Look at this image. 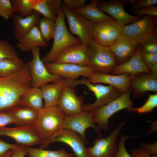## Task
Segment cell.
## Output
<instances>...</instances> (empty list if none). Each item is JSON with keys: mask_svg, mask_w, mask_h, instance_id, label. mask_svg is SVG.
Segmentation results:
<instances>
[{"mask_svg": "<svg viewBox=\"0 0 157 157\" xmlns=\"http://www.w3.org/2000/svg\"><path fill=\"white\" fill-rule=\"evenodd\" d=\"M32 87L31 75L26 63L17 72L0 77V112H6L19 106L21 97Z\"/></svg>", "mask_w": 157, "mask_h": 157, "instance_id": "1", "label": "cell"}, {"mask_svg": "<svg viewBox=\"0 0 157 157\" xmlns=\"http://www.w3.org/2000/svg\"><path fill=\"white\" fill-rule=\"evenodd\" d=\"M65 116L57 105L44 107L38 111L37 118L33 125L42 141L40 146L64 128Z\"/></svg>", "mask_w": 157, "mask_h": 157, "instance_id": "2", "label": "cell"}, {"mask_svg": "<svg viewBox=\"0 0 157 157\" xmlns=\"http://www.w3.org/2000/svg\"><path fill=\"white\" fill-rule=\"evenodd\" d=\"M65 16L60 7L54 22L55 30L53 45L49 52L42 59L44 63H52L55 58L63 51L81 43L78 38L73 36L67 29Z\"/></svg>", "mask_w": 157, "mask_h": 157, "instance_id": "3", "label": "cell"}, {"mask_svg": "<svg viewBox=\"0 0 157 157\" xmlns=\"http://www.w3.org/2000/svg\"><path fill=\"white\" fill-rule=\"evenodd\" d=\"M89 53L88 67L94 72L109 74L119 64L116 57L108 47L94 42L88 47Z\"/></svg>", "mask_w": 157, "mask_h": 157, "instance_id": "4", "label": "cell"}, {"mask_svg": "<svg viewBox=\"0 0 157 157\" xmlns=\"http://www.w3.org/2000/svg\"><path fill=\"white\" fill-rule=\"evenodd\" d=\"M130 93L129 88L116 99L93 111L94 122L99 130L108 129L109 119L114 114L123 109L133 107L134 104L131 99Z\"/></svg>", "mask_w": 157, "mask_h": 157, "instance_id": "5", "label": "cell"}, {"mask_svg": "<svg viewBox=\"0 0 157 157\" xmlns=\"http://www.w3.org/2000/svg\"><path fill=\"white\" fill-rule=\"evenodd\" d=\"M60 7L67 17L71 33L78 37L81 43L89 47L94 42L93 31L95 23L80 14L69 9L63 4Z\"/></svg>", "mask_w": 157, "mask_h": 157, "instance_id": "6", "label": "cell"}, {"mask_svg": "<svg viewBox=\"0 0 157 157\" xmlns=\"http://www.w3.org/2000/svg\"><path fill=\"white\" fill-rule=\"evenodd\" d=\"M126 122L125 121L120 123L107 136L96 138L93 146L86 148L87 157H114L118 148L117 138Z\"/></svg>", "mask_w": 157, "mask_h": 157, "instance_id": "7", "label": "cell"}, {"mask_svg": "<svg viewBox=\"0 0 157 157\" xmlns=\"http://www.w3.org/2000/svg\"><path fill=\"white\" fill-rule=\"evenodd\" d=\"M79 83L86 86L89 90L94 93L96 98L93 103L84 105L83 111H94L107 104L122 94L118 89L111 85L93 84L88 79L79 80Z\"/></svg>", "mask_w": 157, "mask_h": 157, "instance_id": "8", "label": "cell"}, {"mask_svg": "<svg viewBox=\"0 0 157 157\" xmlns=\"http://www.w3.org/2000/svg\"><path fill=\"white\" fill-rule=\"evenodd\" d=\"M122 34L135 40L138 44L157 34V16L145 15L136 22L124 26Z\"/></svg>", "mask_w": 157, "mask_h": 157, "instance_id": "9", "label": "cell"}, {"mask_svg": "<svg viewBox=\"0 0 157 157\" xmlns=\"http://www.w3.org/2000/svg\"><path fill=\"white\" fill-rule=\"evenodd\" d=\"M40 48L36 47L32 49V59L26 63L31 75L32 86L39 88L62 78L60 76L51 74L48 71L40 58Z\"/></svg>", "mask_w": 157, "mask_h": 157, "instance_id": "10", "label": "cell"}, {"mask_svg": "<svg viewBox=\"0 0 157 157\" xmlns=\"http://www.w3.org/2000/svg\"><path fill=\"white\" fill-rule=\"evenodd\" d=\"M129 0H97V6L101 11L115 19L122 27L133 23L142 17V15L133 16L128 14L124 9Z\"/></svg>", "mask_w": 157, "mask_h": 157, "instance_id": "11", "label": "cell"}, {"mask_svg": "<svg viewBox=\"0 0 157 157\" xmlns=\"http://www.w3.org/2000/svg\"><path fill=\"white\" fill-rule=\"evenodd\" d=\"M123 27L113 18L95 23L93 31L94 42L109 47L122 34Z\"/></svg>", "mask_w": 157, "mask_h": 157, "instance_id": "12", "label": "cell"}, {"mask_svg": "<svg viewBox=\"0 0 157 157\" xmlns=\"http://www.w3.org/2000/svg\"><path fill=\"white\" fill-rule=\"evenodd\" d=\"M12 138L18 144L26 147L41 144L42 141L33 124L14 127H0V136Z\"/></svg>", "mask_w": 157, "mask_h": 157, "instance_id": "13", "label": "cell"}, {"mask_svg": "<svg viewBox=\"0 0 157 157\" xmlns=\"http://www.w3.org/2000/svg\"><path fill=\"white\" fill-rule=\"evenodd\" d=\"M61 142L68 145L76 157H87L85 144H88L83 138L76 132L70 129L63 128L54 135L40 148H47L54 142Z\"/></svg>", "mask_w": 157, "mask_h": 157, "instance_id": "14", "label": "cell"}, {"mask_svg": "<svg viewBox=\"0 0 157 157\" xmlns=\"http://www.w3.org/2000/svg\"><path fill=\"white\" fill-rule=\"evenodd\" d=\"M50 73L58 75L62 78L76 80L80 76L88 78L94 71L88 66L71 63H44Z\"/></svg>", "mask_w": 157, "mask_h": 157, "instance_id": "15", "label": "cell"}, {"mask_svg": "<svg viewBox=\"0 0 157 157\" xmlns=\"http://www.w3.org/2000/svg\"><path fill=\"white\" fill-rule=\"evenodd\" d=\"M64 128L72 130L81 135L87 142L85 133L90 128L94 129L99 136H102L98 127L95 125L94 118V111H83L78 114L71 116H65Z\"/></svg>", "mask_w": 157, "mask_h": 157, "instance_id": "16", "label": "cell"}, {"mask_svg": "<svg viewBox=\"0 0 157 157\" xmlns=\"http://www.w3.org/2000/svg\"><path fill=\"white\" fill-rule=\"evenodd\" d=\"M89 60L88 47L81 43L62 51L52 63L57 64L71 63L88 66Z\"/></svg>", "mask_w": 157, "mask_h": 157, "instance_id": "17", "label": "cell"}, {"mask_svg": "<svg viewBox=\"0 0 157 157\" xmlns=\"http://www.w3.org/2000/svg\"><path fill=\"white\" fill-rule=\"evenodd\" d=\"M77 81L61 78L51 84L47 83L40 87L44 101V107L57 105L58 100L64 88H74L78 85Z\"/></svg>", "mask_w": 157, "mask_h": 157, "instance_id": "18", "label": "cell"}, {"mask_svg": "<svg viewBox=\"0 0 157 157\" xmlns=\"http://www.w3.org/2000/svg\"><path fill=\"white\" fill-rule=\"evenodd\" d=\"M74 88L70 87L65 88L57 103V105L65 116L75 115L83 111L84 104L83 100L76 95Z\"/></svg>", "mask_w": 157, "mask_h": 157, "instance_id": "19", "label": "cell"}, {"mask_svg": "<svg viewBox=\"0 0 157 157\" xmlns=\"http://www.w3.org/2000/svg\"><path fill=\"white\" fill-rule=\"evenodd\" d=\"M139 44L133 39L122 34L108 47L120 64L125 62L134 55Z\"/></svg>", "mask_w": 157, "mask_h": 157, "instance_id": "20", "label": "cell"}, {"mask_svg": "<svg viewBox=\"0 0 157 157\" xmlns=\"http://www.w3.org/2000/svg\"><path fill=\"white\" fill-rule=\"evenodd\" d=\"M134 76L127 73L114 75L94 72L88 78L93 84H108L116 88L123 94L130 88V81Z\"/></svg>", "mask_w": 157, "mask_h": 157, "instance_id": "21", "label": "cell"}, {"mask_svg": "<svg viewBox=\"0 0 157 157\" xmlns=\"http://www.w3.org/2000/svg\"><path fill=\"white\" fill-rule=\"evenodd\" d=\"M111 73L114 75L127 73L132 76L151 73L142 60L139 44L134 55L125 62L115 67Z\"/></svg>", "mask_w": 157, "mask_h": 157, "instance_id": "22", "label": "cell"}, {"mask_svg": "<svg viewBox=\"0 0 157 157\" xmlns=\"http://www.w3.org/2000/svg\"><path fill=\"white\" fill-rule=\"evenodd\" d=\"M130 84L135 98L142 96L147 91L157 92V75L151 73L135 75L131 80Z\"/></svg>", "mask_w": 157, "mask_h": 157, "instance_id": "23", "label": "cell"}, {"mask_svg": "<svg viewBox=\"0 0 157 157\" xmlns=\"http://www.w3.org/2000/svg\"><path fill=\"white\" fill-rule=\"evenodd\" d=\"M12 17L14 37L17 40L38 24L40 19V14L34 11L31 15L24 17L15 13Z\"/></svg>", "mask_w": 157, "mask_h": 157, "instance_id": "24", "label": "cell"}, {"mask_svg": "<svg viewBox=\"0 0 157 157\" xmlns=\"http://www.w3.org/2000/svg\"><path fill=\"white\" fill-rule=\"evenodd\" d=\"M16 126H26L33 125L37 116L38 111L31 108L17 106L7 112Z\"/></svg>", "mask_w": 157, "mask_h": 157, "instance_id": "25", "label": "cell"}, {"mask_svg": "<svg viewBox=\"0 0 157 157\" xmlns=\"http://www.w3.org/2000/svg\"><path fill=\"white\" fill-rule=\"evenodd\" d=\"M17 47L22 51H31L36 47L46 48L48 44L42 38L38 27L35 26L18 40Z\"/></svg>", "mask_w": 157, "mask_h": 157, "instance_id": "26", "label": "cell"}, {"mask_svg": "<svg viewBox=\"0 0 157 157\" xmlns=\"http://www.w3.org/2000/svg\"><path fill=\"white\" fill-rule=\"evenodd\" d=\"M43 100L40 88L32 86L21 97L19 106L31 108L38 111L44 107Z\"/></svg>", "mask_w": 157, "mask_h": 157, "instance_id": "27", "label": "cell"}, {"mask_svg": "<svg viewBox=\"0 0 157 157\" xmlns=\"http://www.w3.org/2000/svg\"><path fill=\"white\" fill-rule=\"evenodd\" d=\"M97 1L92 0L89 4L72 11L80 14L86 19L94 23L113 18L97 8Z\"/></svg>", "mask_w": 157, "mask_h": 157, "instance_id": "28", "label": "cell"}, {"mask_svg": "<svg viewBox=\"0 0 157 157\" xmlns=\"http://www.w3.org/2000/svg\"><path fill=\"white\" fill-rule=\"evenodd\" d=\"M61 0H40L34 7L33 10L44 17L55 22L60 8Z\"/></svg>", "mask_w": 157, "mask_h": 157, "instance_id": "29", "label": "cell"}, {"mask_svg": "<svg viewBox=\"0 0 157 157\" xmlns=\"http://www.w3.org/2000/svg\"><path fill=\"white\" fill-rule=\"evenodd\" d=\"M27 156L28 157H74L73 154L69 153L63 148L55 151L42 148H34L26 147Z\"/></svg>", "mask_w": 157, "mask_h": 157, "instance_id": "30", "label": "cell"}, {"mask_svg": "<svg viewBox=\"0 0 157 157\" xmlns=\"http://www.w3.org/2000/svg\"><path fill=\"white\" fill-rule=\"evenodd\" d=\"M40 0H11L14 12L22 17L32 14L34 6Z\"/></svg>", "mask_w": 157, "mask_h": 157, "instance_id": "31", "label": "cell"}, {"mask_svg": "<svg viewBox=\"0 0 157 157\" xmlns=\"http://www.w3.org/2000/svg\"><path fill=\"white\" fill-rule=\"evenodd\" d=\"M20 58L18 60L4 59L0 60V77L10 76L20 70L25 65Z\"/></svg>", "mask_w": 157, "mask_h": 157, "instance_id": "32", "label": "cell"}, {"mask_svg": "<svg viewBox=\"0 0 157 157\" xmlns=\"http://www.w3.org/2000/svg\"><path fill=\"white\" fill-rule=\"evenodd\" d=\"M38 24L41 35L46 42L53 38L55 30L54 22L43 17L40 19Z\"/></svg>", "mask_w": 157, "mask_h": 157, "instance_id": "33", "label": "cell"}, {"mask_svg": "<svg viewBox=\"0 0 157 157\" xmlns=\"http://www.w3.org/2000/svg\"><path fill=\"white\" fill-rule=\"evenodd\" d=\"M18 56L14 47L6 40H0V60L4 59L18 60Z\"/></svg>", "mask_w": 157, "mask_h": 157, "instance_id": "34", "label": "cell"}, {"mask_svg": "<svg viewBox=\"0 0 157 157\" xmlns=\"http://www.w3.org/2000/svg\"><path fill=\"white\" fill-rule=\"evenodd\" d=\"M157 106V94H150L144 104L138 108L132 107L127 109L129 111L135 112L140 114L151 112Z\"/></svg>", "mask_w": 157, "mask_h": 157, "instance_id": "35", "label": "cell"}, {"mask_svg": "<svg viewBox=\"0 0 157 157\" xmlns=\"http://www.w3.org/2000/svg\"><path fill=\"white\" fill-rule=\"evenodd\" d=\"M139 44L141 50L151 53H157V34L148 38Z\"/></svg>", "mask_w": 157, "mask_h": 157, "instance_id": "36", "label": "cell"}, {"mask_svg": "<svg viewBox=\"0 0 157 157\" xmlns=\"http://www.w3.org/2000/svg\"><path fill=\"white\" fill-rule=\"evenodd\" d=\"M14 13L11 1L0 0V16L6 20H8Z\"/></svg>", "mask_w": 157, "mask_h": 157, "instance_id": "37", "label": "cell"}, {"mask_svg": "<svg viewBox=\"0 0 157 157\" xmlns=\"http://www.w3.org/2000/svg\"><path fill=\"white\" fill-rule=\"evenodd\" d=\"M130 137L126 135H121L118 142V149L114 157H132L127 151L125 145L126 141Z\"/></svg>", "mask_w": 157, "mask_h": 157, "instance_id": "38", "label": "cell"}, {"mask_svg": "<svg viewBox=\"0 0 157 157\" xmlns=\"http://www.w3.org/2000/svg\"><path fill=\"white\" fill-rule=\"evenodd\" d=\"M129 3L132 6V10L142 8L152 5L157 4V0H129Z\"/></svg>", "mask_w": 157, "mask_h": 157, "instance_id": "39", "label": "cell"}, {"mask_svg": "<svg viewBox=\"0 0 157 157\" xmlns=\"http://www.w3.org/2000/svg\"><path fill=\"white\" fill-rule=\"evenodd\" d=\"M140 50L142 60L148 68L157 63V53H151Z\"/></svg>", "mask_w": 157, "mask_h": 157, "instance_id": "40", "label": "cell"}, {"mask_svg": "<svg viewBox=\"0 0 157 157\" xmlns=\"http://www.w3.org/2000/svg\"><path fill=\"white\" fill-rule=\"evenodd\" d=\"M133 13L138 15H150L157 16V6L152 5L142 8L135 10H134Z\"/></svg>", "mask_w": 157, "mask_h": 157, "instance_id": "41", "label": "cell"}, {"mask_svg": "<svg viewBox=\"0 0 157 157\" xmlns=\"http://www.w3.org/2000/svg\"><path fill=\"white\" fill-rule=\"evenodd\" d=\"M87 1L86 0H64L63 4L69 9L73 10L84 6Z\"/></svg>", "mask_w": 157, "mask_h": 157, "instance_id": "42", "label": "cell"}, {"mask_svg": "<svg viewBox=\"0 0 157 157\" xmlns=\"http://www.w3.org/2000/svg\"><path fill=\"white\" fill-rule=\"evenodd\" d=\"M131 155L132 157H157V154L151 155L141 145L139 148L133 149Z\"/></svg>", "mask_w": 157, "mask_h": 157, "instance_id": "43", "label": "cell"}, {"mask_svg": "<svg viewBox=\"0 0 157 157\" xmlns=\"http://www.w3.org/2000/svg\"><path fill=\"white\" fill-rule=\"evenodd\" d=\"M26 147L17 144L12 149V153L10 157H25L27 155Z\"/></svg>", "mask_w": 157, "mask_h": 157, "instance_id": "44", "label": "cell"}, {"mask_svg": "<svg viewBox=\"0 0 157 157\" xmlns=\"http://www.w3.org/2000/svg\"><path fill=\"white\" fill-rule=\"evenodd\" d=\"M17 144L8 143L0 140V157H3L9 151L12 150Z\"/></svg>", "mask_w": 157, "mask_h": 157, "instance_id": "45", "label": "cell"}, {"mask_svg": "<svg viewBox=\"0 0 157 157\" xmlns=\"http://www.w3.org/2000/svg\"><path fill=\"white\" fill-rule=\"evenodd\" d=\"M13 121L11 117L7 112H0V127L6 126L9 124H13Z\"/></svg>", "mask_w": 157, "mask_h": 157, "instance_id": "46", "label": "cell"}, {"mask_svg": "<svg viewBox=\"0 0 157 157\" xmlns=\"http://www.w3.org/2000/svg\"><path fill=\"white\" fill-rule=\"evenodd\" d=\"M140 145L151 155L157 154V142L152 144L141 143Z\"/></svg>", "mask_w": 157, "mask_h": 157, "instance_id": "47", "label": "cell"}, {"mask_svg": "<svg viewBox=\"0 0 157 157\" xmlns=\"http://www.w3.org/2000/svg\"><path fill=\"white\" fill-rule=\"evenodd\" d=\"M148 68L151 73L157 75V63Z\"/></svg>", "mask_w": 157, "mask_h": 157, "instance_id": "48", "label": "cell"}, {"mask_svg": "<svg viewBox=\"0 0 157 157\" xmlns=\"http://www.w3.org/2000/svg\"><path fill=\"white\" fill-rule=\"evenodd\" d=\"M12 153V150L9 151L3 157H10Z\"/></svg>", "mask_w": 157, "mask_h": 157, "instance_id": "49", "label": "cell"}]
</instances>
